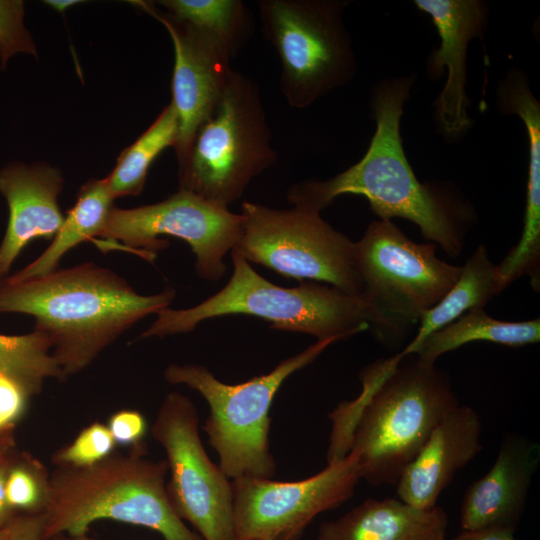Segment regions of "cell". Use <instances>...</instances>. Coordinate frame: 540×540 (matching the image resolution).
Masks as SVG:
<instances>
[{
    "label": "cell",
    "mask_w": 540,
    "mask_h": 540,
    "mask_svg": "<svg viewBox=\"0 0 540 540\" xmlns=\"http://www.w3.org/2000/svg\"><path fill=\"white\" fill-rule=\"evenodd\" d=\"M360 480L351 453L298 481L232 479L234 540H296L317 515L353 497Z\"/></svg>",
    "instance_id": "13"
},
{
    "label": "cell",
    "mask_w": 540,
    "mask_h": 540,
    "mask_svg": "<svg viewBox=\"0 0 540 540\" xmlns=\"http://www.w3.org/2000/svg\"><path fill=\"white\" fill-rule=\"evenodd\" d=\"M272 540H289L287 538H277V539H272Z\"/></svg>",
    "instance_id": "37"
},
{
    "label": "cell",
    "mask_w": 540,
    "mask_h": 540,
    "mask_svg": "<svg viewBox=\"0 0 540 540\" xmlns=\"http://www.w3.org/2000/svg\"><path fill=\"white\" fill-rule=\"evenodd\" d=\"M177 136L178 118L170 102L149 128L121 152L114 169L105 178L113 198L138 196L151 164L163 150L175 147Z\"/></svg>",
    "instance_id": "23"
},
{
    "label": "cell",
    "mask_w": 540,
    "mask_h": 540,
    "mask_svg": "<svg viewBox=\"0 0 540 540\" xmlns=\"http://www.w3.org/2000/svg\"><path fill=\"white\" fill-rule=\"evenodd\" d=\"M157 3L172 18L214 37L232 58L252 31L250 10L241 0H162Z\"/></svg>",
    "instance_id": "24"
},
{
    "label": "cell",
    "mask_w": 540,
    "mask_h": 540,
    "mask_svg": "<svg viewBox=\"0 0 540 540\" xmlns=\"http://www.w3.org/2000/svg\"><path fill=\"white\" fill-rule=\"evenodd\" d=\"M24 4L18 0H0V62L4 69L16 53L37 55L36 46L23 23Z\"/></svg>",
    "instance_id": "28"
},
{
    "label": "cell",
    "mask_w": 540,
    "mask_h": 540,
    "mask_svg": "<svg viewBox=\"0 0 540 540\" xmlns=\"http://www.w3.org/2000/svg\"><path fill=\"white\" fill-rule=\"evenodd\" d=\"M475 341L510 347L539 343L540 319L501 321L488 315L483 308H475L428 335L413 354L426 363L435 364L441 355Z\"/></svg>",
    "instance_id": "21"
},
{
    "label": "cell",
    "mask_w": 540,
    "mask_h": 540,
    "mask_svg": "<svg viewBox=\"0 0 540 540\" xmlns=\"http://www.w3.org/2000/svg\"><path fill=\"white\" fill-rule=\"evenodd\" d=\"M113 201L105 178L87 181L51 244L33 262L7 278L22 281L56 270L65 253L86 240L100 237L114 207Z\"/></svg>",
    "instance_id": "20"
},
{
    "label": "cell",
    "mask_w": 540,
    "mask_h": 540,
    "mask_svg": "<svg viewBox=\"0 0 540 540\" xmlns=\"http://www.w3.org/2000/svg\"><path fill=\"white\" fill-rule=\"evenodd\" d=\"M241 233L231 252L285 278L320 282L360 296L355 242L319 212L243 202Z\"/></svg>",
    "instance_id": "10"
},
{
    "label": "cell",
    "mask_w": 540,
    "mask_h": 540,
    "mask_svg": "<svg viewBox=\"0 0 540 540\" xmlns=\"http://www.w3.org/2000/svg\"><path fill=\"white\" fill-rule=\"evenodd\" d=\"M62 187L61 172L47 164H10L0 171V192L9 208L0 244V280L30 242L57 234L64 221L57 200Z\"/></svg>",
    "instance_id": "18"
},
{
    "label": "cell",
    "mask_w": 540,
    "mask_h": 540,
    "mask_svg": "<svg viewBox=\"0 0 540 540\" xmlns=\"http://www.w3.org/2000/svg\"><path fill=\"white\" fill-rule=\"evenodd\" d=\"M7 454L0 456V528H2L14 515L6 500L5 482L8 470L12 464Z\"/></svg>",
    "instance_id": "33"
},
{
    "label": "cell",
    "mask_w": 540,
    "mask_h": 540,
    "mask_svg": "<svg viewBox=\"0 0 540 540\" xmlns=\"http://www.w3.org/2000/svg\"><path fill=\"white\" fill-rule=\"evenodd\" d=\"M277 160L263 101L254 80L233 70L211 115L199 127L179 189L229 207Z\"/></svg>",
    "instance_id": "8"
},
{
    "label": "cell",
    "mask_w": 540,
    "mask_h": 540,
    "mask_svg": "<svg viewBox=\"0 0 540 540\" xmlns=\"http://www.w3.org/2000/svg\"><path fill=\"white\" fill-rule=\"evenodd\" d=\"M1 536H2V528H0V539H1Z\"/></svg>",
    "instance_id": "38"
},
{
    "label": "cell",
    "mask_w": 540,
    "mask_h": 540,
    "mask_svg": "<svg viewBox=\"0 0 540 540\" xmlns=\"http://www.w3.org/2000/svg\"><path fill=\"white\" fill-rule=\"evenodd\" d=\"M0 540H45L42 513L14 515L2 527Z\"/></svg>",
    "instance_id": "31"
},
{
    "label": "cell",
    "mask_w": 540,
    "mask_h": 540,
    "mask_svg": "<svg viewBox=\"0 0 540 540\" xmlns=\"http://www.w3.org/2000/svg\"><path fill=\"white\" fill-rule=\"evenodd\" d=\"M48 478L46 468L30 456L13 461L5 482L9 507L23 513H42L47 503Z\"/></svg>",
    "instance_id": "26"
},
{
    "label": "cell",
    "mask_w": 540,
    "mask_h": 540,
    "mask_svg": "<svg viewBox=\"0 0 540 540\" xmlns=\"http://www.w3.org/2000/svg\"><path fill=\"white\" fill-rule=\"evenodd\" d=\"M106 425L116 445L131 449L145 447L143 440L147 432V422L141 412L134 409L116 411L109 417Z\"/></svg>",
    "instance_id": "29"
},
{
    "label": "cell",
    "mask_w": 540,
    "mask_h": 540,
    "mask_svg": "<svg viewBox=\"0 0 540 540\" xmlns=\"http://www.w3.org/2000/svg\"><path fill=\"white\" fill-rule=\"evenodd\" d=\"M115 445L107 425L93 422L83 428L71 443L59 448L52 455V461L56 466H91L113 453Z\"/></svg>",
    "instance_id": "27"
},
{
    "label": "cell",
    "mask_w": 540,
    "mask_h": 540,
    "mask_svg": "<svg viewBox=\"0 0 540 540\" xmlns=\"http://www.w3.org/2000/svg\"><path fill=\"white\" fill-rule=\"evenodd\" d=\"M499 293L496 265L492 263L486 247L479 245L462 266L456 282L441 300L424 314L415 337L400 352L403 355L413 354L428 335L472 309L484 308Z\"/></svg>",
    "instance_id": "22"
},
{
    "label": "cell",
    "mask_w": 540,
    "mask_h": 540,
    "mask_svg": "<svg viewBox=\"0 0 540 540\" xmlns=\"http://www.w3.org/2000/svg\"><path fill=\"white\" fill-rule=\"evenodd\" d=\"M482 421L472 407L458 405L433 428L395 485L398 499L417 509L437 506L455 474L482 450Z\"/></svg>",
    "instance_id": "16"
},
{
    "label": "cell",
    "mask_w": 540,
    "mask_h": 540,
    "mask_svg": "<svg viewBox=\"0 0 540 540\" xmlns=\"http://www.w3.org/2000/svg\"><path fill=\"white\" fill-rule=\"evenodd\" d=\"M0 374L17 381L30 396L38 394L47 379L65 380L49 338L35 329L23 335L0 334Z\"/></svg>",
    "instance_id": "25"
},
{
    "label": "cell",
    "mask_w": 540,
    "mask_h": 540,
    "mask_svg": "<svg viewBox=\"0 0 540 540\" xmlns=\"http://www.w3.org/2000/svg\"><path fill=\"white\" fill-rule=\"evenodd\" d=\"M158 20L174 47L172 105L178 118L174 147L178 168L187 160L199 127L218 104L234 69L227 49L208 33L169 16L152 3L133 2Z\"/></svg>",
    "instance_id": "14"
},
{
    "label": "cell",
    "mask_w": 540,
    "mask_h": 540,
    "mask_svg": "<svg viewBox=\"0 0 540 540\" xmlns=\"http://www.w3.org/2000/svg\"><path fill=\"white\" fill-rule=\"evenodd\" d=\"M415 5L431 16L440 46L429 60V75L441 77L446 67L445 86L436 102V118L449 136L465 132L472 123L466 93V56L469 42L480 35L485 20L484 5L476 0H416Z\"/></svg>",
    "instance_id": "15"
},
{
    "label": "cell",
    "mask_w": 540,
    "mask_h": 540,
    "mask_svg": "<svg viewBox=\"0 0 540 540\" xmlns=\"http://www.w3.org/2000/svg\"><path fill=\"white\" fill-rule=\"evenodd\" d=\"M46 5L50 6L59 13H64L65 10L74 6L81 1L78 0H47L44 2Z\"/></svg>",
    "instance_id": "34"
},
{
    "label": "cell",
    "mask_w": 540,
    "mask_h": 540,
    "mask_svg": "<svg viewBox=\"0 0 540 540\" xmlns=\"http://www.w3.org/2000/svg\"><path fill=\"white\" fill-rule=\"evenodd\" d=\"M175 296L172 287L139 294L114 271L87 262L22 281L0 280V313L32 316L67 379L138 321L168 308Z\"/></svg>",
    "instance_id": "3"
},
{
    "label": "cell",
    "mask_w": 540,
    "mask_h": 540,
    "mask_svg": "<svg viewBox=\"0 0 540 540\" xmlns=\"http://www.w3.org/2000/svg\"><path fill=\"white\" fill-rule=\"evenodd\" d=\"M539 463L540 447L535 441L519 433L506 434L492 467L464 494L462 530L493 526L516 529Z\"/></svg>",
    "instance_id": "17"
},
{
    "label": "cell",
    "mask_w": 540,
    "mask_h": 540,
    "mask_svg": "<svg viewBox=\"0 0 540 540\" xmlns=\"http://www.w3.org/2000/svg\"><path fill=\"white\" fill-rule=\"evenodd\" d=\"M334 341H316L282 360L273 370L238 384H227L199 364H171L164 378L186 385L207 402L210 414L203 430L230 479L272 478L276 463L270 451V408L283 382L312 363Z\"/></svg>",
    "instance_id": "7"
},
{
    "label": "cell",
    "mask_w": 540,
    "mask_h": 540,
    "mask_svg": "<svg viewBox=\"0 0 540 540\" xmlns=\"http://www.w3.org/2000/svg\"><path fill=\"white\" fill-rule=\"evenodd\" d=\"M167 474V461L146 458L145 447L114 451L87 467L56 466L42 512L44 539L87 534L96 521L113 520L154 530L164 540H202L173 509Z\"/></svg>",
    "instance_id": "4"
},
{
    "label": "cell",
    "mask_w": 540,
    "mask_h": 540,
    "mask_svg": "<svg viewBox=\"0 0 540 540\" xmlns=\"http://www.w3.org/2000/svg\"><path fill=\"white\" fill-rule=\"evenodd\" d=\"M447 528L439 506L421 510L399 499L370 498L322 523L316 540H445Z\"/></svg>",
    "instance_id": "19"
},
{
    "label": "cell",
    "mask_w": 540,
    "mask_h": 540,
    "mask_svg": "<svg viewBox=\"0 0 540 540\" xmlns=\"http://www.w3.org/2000/svg\"><path fill=\"white\" fill-rule=\"evenodd\" d=\"M436 248L415 243L391 220L371 222L355 242L360 297L383 344L401 343L458 279L462 266L440 260Z\"/></svg>",
    "instance_id": "6"
},
{
    "label": "cell",
    "mask_w": 540,
    "mask_h": 540,
    "mask_svg": "<svg viewBox=\"0 0 540 540\" xmlns=\"http://www.w3.org/2000/svg\"><path fill=\"white\" fill-rule=\"evenodd\" d=\"M241 224L240 213L179 189L158 203L131 209L113 207L100 235L104 240L95 242L107 249L122 243L123 250L152 262L169 245L160 237H175L190 246L197 275L218 282L225 276L224 258L236 245Z\"/></svg>",
    "instance_id": "11"
},
{
    "label": "cell",
    "mask_w": 540,
    "mask_h": 540,
    "mask_svg": "<svg viewBox=\"0 0 540 540\" xmlns=\"http://www.w3.org/2000/svg\"><path fill=\"white\" fill-rule=\"evenodd\" d=\"M29 397L30 394L17 381L0 374V433L12 431Z\"/></svg>",
    "instance_id": "30"
},
{
    "label": "cell",
    "mask_w": 540,
    "mask_h": 540,
    "mask_svg": "<svg viewBox=\"0 0 540 540\" xmlns=\"http://www.w3.org/2000/svg\"><path fill=\"white\" fill-rule=\"evenodd\" d=\"M361 393L329 414L327 462L355 455L360 479L396 485L439 421L460 403L449 376L401 352L360 372Z\"/></svg>",
    "instance_id": "1"
},
{
    "label": "cell",
    "mask_w": 540,
    "mask_h": 540,
    "mask_svg": "<svg viewBox=\"0 0 540 540\" xmlns=\"http://www.w3.org/2000/svg\"><path fill=\"white\" fill-rule=\"evenodd\" d=\"M233 272L225 286L186 309L165 308L141 338L193 331L202 321L244 314L270 322V328L339 341L369 329L368 308L360 296L328 284L306 281L296 287L274 284L240 255L231 252Z\"/></svg>",
    "instance_id": "5"
},
{
    "label": "cell",
    "mask_w": 540,
    "mask_h": 540,
    "mask_svg": "<svg viewBox=\"0 0 540 540\" xmlns=\"http://www.w3.org/2000/svg\"><path fill=\"white\" fill-rule=\"evenodd\" d=\"M13 445L12 431L0 433V456L7 454Z\"/></svg>",
    "instance_id": "35"
},
{
    "label": "cell",
    "mask_w": 540,
    "mask_h": 540,
    "mask_svg": "<svg viewBox=\"0 0 540 540\" xmlns=\"http://www.w3.org/2000/svg\"><path fill=\"white\" fill-rule=\"evenodd\" d=\"M151 434L166 452L170 473L166 488L176 514L202 540H234L231 480L202 444L193 402L179 392L168 393Z\"/></svg>",
    "instance_id": "12"
},
{
    "label": "cell",
    "mask_w": 540,
    "mask_h": 540,
    "mask_svg": "<svg viewBox=\"0 0 540 540\" xmlns=\"http://www.w3.org/2000/svg\"><path fill=\"white\" fill-rule=\"evenodd\" d=\"M515 528L493 526L470 531H462L452 540H516Z\"/></svg>",
    "instance_id": "32"
},
{
    "label": "cell",
    "mask_w": 540,
    "mask_h": 540,
    "mask_svg": "<svg viewBox=\"0 0 540 540\" xmlns=\"http://www.w3.org/2000/svg\"><path fill=\"white\" fill-rule=\"evenodd\" d=\"M346 0H260L261 31L281 63L279 87L287 104L305 109L349 83L356 72L344 25Z\"/></svg>",
    "instance_id": "9"
},
{
    "label": "cell",
    "mask_w": 540,
    "mask_h": 540,
    "mask_svg": "<svg viewBox=\"0 0 540 540\" xmlns=\"http://www.w3.org/2000/svg\"><path fill=\"white\" fill-rule=\"evenodd\" d=\"M51 540H98L92 537H89L87 534L77 535V536H59Z\"/></svg>",
    "instance_id": "36"
},
{
    "label": "cell",
    "mask_w": 540,
    "mask_h": 540,
    "mask_svg": "<svg viewBox=\"0 0 540 540\" xmlns=\"http://www.w3.org/2000/svg\"><path fill=\"white\" fill-rule=\"evenodd\" d=\"M412 83L413 77L402 76L377 84L371 101L376 130L364 156L333 177L291 186L286 198L292 207L320 213L340 195L363 196L380 220H409L424 238L456 257L471 211L449 194L421 183L407 160L400 120Z\"/></svg>",
    "instance_id": "2"
}]
</instances>
